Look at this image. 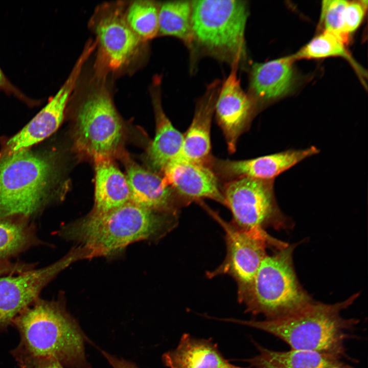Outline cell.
I'll return each instance as SVG.
<instances>
[{"mask_svg":"<svg viewBox=\"0 0 368 368\" xmlns=\"http://www.w3.org/2000/svg\"><path fill=\"white\" fill-rule=\"evenodd\" d=\"M175 216L153 211L129 201L107 212L95 213L63 225L60 236L76 242L96 257H114L130 244L153 240L172 229Z\"/></svg>","mask_w":368,"mask_h":368,"instance_id":"obj_1","label":"cell"},{"mask_svg":"<svg viewBox=\"0 0 368 368\" xmlns=\"http://www.w3.org/2000/svg\"><path fill=\"white\" fill-rule=\"evenodd\" d=\"M13 322L21 337L19 356L52 357L70 368H90L86 337L62 301L38 298Z\"/></svg>","mask_w":368,"mask_h":368,"instance_id":"obj_2","label":"cell"},{"mask_svg":"<svg viewBox=\"0 0 368 368\" xmlns=\"http://www.w3.org/2000/svg\"><path fill=\"white\" fill-rule=\"evenodd\" d=\"M358 295L355 294L344 301L333 304L313 301L292 313L265 320H226L272 334L287 342L292 349L336 356L342 352L345 331L356 323L355 319L342 318L340 313Z\"/></svg>","mask_w":368,"mask_h":368,"instance_id":"obj_3","label":"cell"},{"mask_svg":"<svg viewBox=\"0 0 368 368\" xmlns=\"http://www.w3.org/2000/svg\"><path fill=\"white\" fill-rule=\"evenodd\" d=\"M53 155L28 149L0 157V219H29L50 201L56 178Z\"/></svg>","mask_w":368,"mask_h":368,"instance_id":"obj_4","label":"cell"},{"mask_svg":"<svg viewBox=\"0 0 368 368\" xmlns=\"http://www.w3.org/2000/svg\"><path fill=\"white\" fill-rule=\"evenodd\" d=\"M191 50L239 67L246 59L245 39L248 4L240 0L191 1Z\"/></svg>","mask_w":368,"mask_h":368,"instance_id":"obj_5","label":"cell"},{"mask_svg":"<svg viewBox=\"0 0 368 368\" xmlns=\"http://www.w3.org/2000/svg\"><path fill=\"white\" fill-rule=\"evenodd\" d=\"M295 246L288 244L263 259L241 303L246 311L270 319L292 313L313 302L295 272L292 261Z\"/></svg>","mask_w":368,"mask_h":368,"instance_id":"obj_6","label":"cell"},{"mask_svg":"<svg viewBox=\"0 0 368 368\" xmlns=\"http://www.w3.org/2000/svg\"><path fill=\"white\" fill-rule=\"evenodd\" d=\"M74 144L81 153L98 158H110L119 149L123 126L110 95L103 84L90 90L76 114Z\"/></svg>","mask_w":368,"mask_h":368,"instance_id":"obj_7","label":"cell"},{"mask_svg":"<svg viewBox=\"0 0 368 368\" xmlns=\"http://www.w3.org/2000/svg\"><path fill=\"white\" fill-rule=\"evenodd\" d=\"M200 204L223 227L227 247L224 261L207 275L209 278L223 274L231 275L237 283L238 300L241 303L250 290L262 260L267 255V246L280 249L287 244L274 239L264 229H240L232 222L223 220L203 202Z\"/></svg>","mask_w":368,"mask_h":368,"instance_id":"obj_8","label":"cell"},{"mask_svg":"<svg viewBox=\"0 0 368 368\" xmlns=\"http://www.w3.org/2000/svg\"><path fill=\"white\" fill-rule=\"evenodd\" d=\"M272 188L271 180L242 177L227 181L221 189L232 214L231 222L244 230L289 228L291 225L277 206Z\"/></svg>","mask_w":368,"mask_h":368,"instance_id":"obj_9","label":"cell"},{"mask_svg":"<svg viewBox=\"0 0 368 368\" xmlns=\"http://www.w3.org/2000/svg\"><path fill=\"white\" fill-rule=\"evenodd\" d=\"M79 246L57 261L36 269H28L0 277V328L10 323L39 298L42 289L73 263L88 258Z\"/></svg>","mask_w":368,"mask_h":368,"instance_id":"obj_10","label":"cell"},{"mask_svg":"<svg viewBox=\"0 0 368 368\" xmlns=\"http://www.w3.org/2000/svg\"><path fill=\"white\" fill-rule=\"evenodd\" d=\"M91 54L89 49H83L68 76L57 93L20 131L6 143L4 154L28 149L56 131L63 120L66 106L83 65Z\"/></svg>","mask_w":368,"mask_h":368,"instance_id":"obj_11","label":"cell"},{"mask_svg":"<svg viewBox=\"0 0 368 368\" xmlns=\"http://www.w3.org/2000/svg\"><path fill=\"white\" fill-rule=\"evenodd\" d=\"M95 25L96 41L103 65L107 70L116 71L128 64L142 40L129 27L122 9H106Z\"/></svg>","mask_w":368,"mask_h":368,"instance_id":"obj_12","label":"cell"},{"mask_svg":"<svg viewBox=\"0 0 368 368\" xmlns=\"http://www.w3.org/2000/svg\"><path fill=\"white\" fill-rule=\"evenodd\" d=\"M239 66H231L228 76L221 83L215 108L218 123L230 153H234L239 137L251 119L255 102L242 89L238 77Z\"/></svg>","mask_w":368,"mask_h":368,"instance_id":"obj_13","label":"cell"},{"mask_svg":"<svg viewBox=\"0 0 368 368\" xmlns=\"http://www.w3.org/2000/svg\"><path fill=\"white\" fill-rule=\"evenodd\" d=\"M318 152L316 147H312L244 160L221 159L212 157L208 166L218 177L227 181L242 177L271 180Z\"/></svg>","mask_w":368,"mask_h":368,"instance_id":"obj_14","label":"cell"},{"mask_svg":"<svg viewBox=\"0 0 368 368\" xmlns=\"http://www.w3.org/2000/svg\"><path fill=\"white\" fill-rule=\"evenodd\" d=\"M163 171L179 201L199 202L207 198L225 205L218 178L208 166L175 159Z\"/></svg>","mask_w":368,"mask_h":368,"instance_id":"obj_15","label":"cell"},{"mask_svg":"<svg viewBox=\"0 0 368 368\" xmlns=\"http://www.w3.org/2000/svg\"><path fill=\"white\" fill-rule=\"evenodd\" d=\"M221 83L216 80L210 83L197 102L192 122L183 134L182 147L175 159L207 165L212 157L211 124Z\"/></svg>","mask_w":368,"mask_h":368,"instance_id":"obj_16","label":"cell"},{"mask_svg":"<svg viewBox=\"0 0 368 368\" xmlns=\"http://www.w3.org/2000/svg\"><path fill=\"white\" fill-rule=\"evenodd\" d=\"M126 177L130 201L141 207L176 216L180 202L165 179L136 164H129Z\"/></svg>","mask_w":368,"mask_h":368,"instance_id":"obj_17","label":"cell"},{"mask_svg":"<svg viewBox=\"0 0 368 368\" xmlns=\"http://www.w3.org/2000/svg\"><path fill=\"white\" fill-rule=\"evenodd\" d=\"M294 61L290 56L252 65L248 94L255 103L273 100L290 91L294 81Z\"/></svg>","mask_w":368,"mask_h":368,"instance_id":"obj_18","label":"cell"},{"mask_svg":"<svg viewBox=\"0 0 368 368\" xmlns=\"http://www.w3.org/2000/svg\"><path fill=\"white\" fill-rule=\"evenodd\" d=\"M160 79L155 77L151 88L156 119V132L148 149L149 163L154 171L164 170L178 156L183 134L176 129L163 110L161 104Z\"/></svg>","mask_w":368,"mask_h":368,"instance_id":"obj_19","label":"cell"},{"mask_svg":"<svg viewBox=\"0 0 368 368\" xmlns=\"http://www.w3.org/2000/svg\"><path fill=\"white\" fill-rule=\"evenodd\" d=\"M164 364L169 368H245L231 363L211 340L184 334L177 347L165 353Z\"/></svg>","mask_w":368,"mask_h":368,"instance_id":"obj_20","label":"cell"},{"mask_svg":"<svg viewBox=\"0 0 368 368\" xmlns=\"http://www.w3.org/2000/svg\"><path fill=\"white\" fill-rule=\"evenodd\" d=\"M95 165V213L108 212L130 201L126 176L110 158H98Z\"/></svg>","mask_w":368,"mask_h":368,"instance_id":"obj_21","label":"cell"},{"mask_svg":"<svg viewBox=\"0 0 368 368\" xmlns=\"http://www.w3.org/2000/svg\"><path fill=\"white\" fill-rule=\"evenodd\" d=\"M259 354L246 361L254 368H330L336 356L312 351H273L258 346Z\"/></svg>","mask_w":368,"mask_h":368,"instance_id":"obj_22","label":"cell"},{"mask_svg":"<svg viewBox=\"0 0 368 368\" xmlns=\"http://www.w3.org/2000/svg\"><path fill=\"white\" fill-rule=\"evenodd\" d=\"M158 35L176 37L191 51L193 43L192 3L173 1L159 5Z\"/></svg>","mask_w":368,"mask_h":368,"instance_id":"obj_23","label":"cell"},{"mask_svg":"<svg viewBox=\"0 0 368 368\" xmlns=\"http://www.w3.org/2000/svg\"><path fill=\"white\" fill-rule=\"evenodd\" d=\"M37 242L34 229L28 220L0 219V262L9 260Z\"/></svg>","mask_w":368,"mask_h":368,"instance_id":"obj_24","label":"cell"},{"mask_svg":"<svg viewBox=\"0 0 368 368\" xmlns=\"http://www.w3.org/2000/svg\"><path fill=\"white\" fill-rule=\"evenodd\" d=\"M159 5L154 1H136L129 5L125 12L128 24L142 41L158 35Z\"/></svg>","mask_w":368,"mask_h":368,"instance_id":"obj_25","label":"cell"},{"mask_svg":"<svg viewBox=\"0 0 368 368\" xmlns=\"http://www.w3.org/2000/svg\"><path fill=\"white\" fill-rule=\"evenodd\" d=\"M292 56L294 60L341 57L349 60L356 68L358 67L347 50L346 43L333 34L324 31Z\"/></svg>","mask_w":368,"mask_h":368,"instance_id":"obj_26","label":"cell"},{"mask_svg":"<svg viewBox=\"0 0 368 368\" xmlns=\"http://www.w3.org/2000/svg\"><path fill=\"white\" fill-rule=\"evenodd\" d=\"M348 1L327 0L323 1L320 17V25L324 31L337 36L345 43H347L342 33V17Z\"/></svg>","mask_w":368,"mask_h":368,"instance_id":"obj_27","label":"cell"},{"mask_svg":"<svg viewBox=\"0 0 368 368\" xmlns=\"http://www.w3.org/2000/svg\"><path fill=\"white\" fill-rule=\"evenodd\" d=\"M367 7V1H348L343 14L342 25V33L347 41L349 35L361 24Z\"/></svg>","mask_w":368,"mask_h":368,"instance_id":"obj_28","label":"cell"},{"mask_svg":"<svg viewBox=\"0 0 368 368\" xmlns=\"http://www.w3.org/2000/svg\"><path fill=\"white\" fill-rule=\"evenodd\" d=\"M0 92L13 96L29 105H36L37 100L28 97L19 88L13 84L6 76L0 67Z\"/></svg>","mask_w":368,"mask_h":368,"instance_id":"obj_29","label":"cell"},{"mask_svg":"<svg viewBox=\"0 0 368 368\" xmlns=\"http://www.w3.org/2000/svg\"><path fill=\"white\" fill-rule=\"evenodd\" d=\"M21 368H64L63 365L52 357L23 356L19 357Z\"/></svg>","mask_w":368,"mask_h":368,"instance_id":"obj_30","label":"cell"},{"mask_svg":"<svg viewBox=\"0 0 368 368\" xmlns=\"http://www.w3.org/2000/svg\"><path fill=\"white\" fill-rule=\"evenodd\" d=\"M31 267L32 266L25 263L12 262L9 260L0 262V277L10 274H16Z\"/></svg>","mask_w":368,"mask_h":368,"instance_id":"obj_31","label":"cell"},{"mask_svg":"<svg viewBox=\"0 0 368 368\" xmlns=\"http://www.w3.org/2000/svg\"><path fill=\"white\" fill-rule=\"evenodd\" d=\"M102 353L112 368H139L131 362L119 358L104 351H102Z\"/></svg>","mask_w":368,"mask_h":368,"instance_id":"obj_32","label":"cell"},{"mask_svg":"<svg viewBox=\"0 0 368 368\" xmlns=\"http://www.w3.org/2000/svg\"><path fill=\"white\" fill-rule=\"evenodd\" d=\"M330 368H340V367H337V366H333V367H330Z\"/></svg>","mask_w":368,"mask_h":368,"instance_id":"obj_33","label":"cell"}]
</instances>
